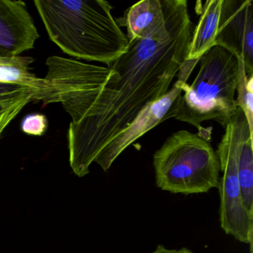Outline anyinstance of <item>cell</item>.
<instances>
[{
    "instance_id": "cell-1",
    "label": "cell",
    "mask_w": 253,
    "mask_h": 253,
    "mask_svg": "<svg viewBox=\"0 0 253 253\" xmlns=\"http://www.w3.org/2000/svg\"><path fill=\"white\" fill-rule=\"evenodd\" d=\"M193 29L183 0L167 33L128 42L109 67L118 76L106 84L88 116L69 126V163L76 175H87L102 149L145 107L168 92L187 60Z\"/></svg>"
},
{
    "instance_id": "cell-2",
    "label": "cell",
    "mask_w": 253,
    "mask_h": 253,
    "mask_svg": "<svg viewBox=\"0 0 253 253\" xmlns=\"http://www.w3.org/2000/svg\"><path fill=\"white\" fill-rule=\"evenodd\" d=\"M50 40L63 52L110 67L128 46L105 0H35Z\"/></svg>"
},
{
    "instance_id": "cell-3",
    "label": "cell",
    "mask_w": 253,
    "mask_h": 253,
    "mask_svg": "<svg viewBox=\"0 0 253 253\" xmlns=\"http://www.w3.org/2000/svg\"><path fill=\"white\" fill-rule=\"evenodd\" d=\"M199 62L200 69L192 84H183L175 119L193 126L211 140V128H204L203 123L214 121L224 128L238 109L235 93L240 59L226 48L214 45Z\"/></svg>"
},
{
    "instance_id": "cell-4",
    "label": "cell",
    "mask_w": 253,
    "mask_h": 253,
    "mask_svg": "<svg viewBox=\"0 0 253 253\" xmlns=\"http://www.w3.org/2000/svg\"><path fill=\"white\" fill-rule=\"evenodd\" d=\"M160 189L184 195L217 189L220 164L209 140L200 133L180 130L170 135L153 156Z\"/></svg>"
},
{
    "instance_id": "cell-5",
    "label": "cell",
    "mask_w": 253,
    "mask_h": 253,
    "mask_svg": "<svg viewBox=\"0 0 253 253\" xmlns=\"http://www.w3.org/2000/svg\"><path fill=\"white\" fill-rule=\"evenodd\" d=\"M45 64L43 86L32 100L42 101L44 106L61 103L73 124L88 116L106 84L118 75L109 67L58 56L48 57Z\"/></svg>"
},
{
    "instance_id": "cell-6",
    "label": "cell",
    "mask_w": 253,
    "mask_h": 253,
    "mask_svg": "<svg viewBox=\"0 0 253 253\" xmlns=\"http://www.w3.org/2000/svg\"><path fill=\"white\" fill-rule=\"evenodd\" d=\"M243 113L238 108L224 128L216 155L220 164V224L223 232L250 248L253 253V215L244 207L238 169V139Z\"/></svg>"
},
{
    "instance_id": "cell-7",
    "label": "cell",
    "mask_w": 253,
    "mask_h": 253,
    "mask_svg": "<svg viewBox=\"0 0 253 253\" xmlns=\"http://www.w3.org/2000/svg\"><path fill=\"white\" fill-rule=\"evenodd\" d=\"M199 60H186L177 74V80L168 92L159 100L145 107L134 121L115 136L96 157L94 162L107 171L117 158L136 140L170 118H175L183 94V85L187 83Z\"/></svg>"
},
{
    "instance_id": "cell-8",
    "label": "cell",
    "mask_w": 253,
    "mask_h": 253,
    "mask_svg": "<svg viewBox=\"0 0 253 253\" xmlns=\"http://www.w3.org/2000/svg\"><path fill=\"white\" fill-rule=\"evenodd\" d=\"M242 60L247 75L253 74V2L222 0L215 45Z\"/></svg>"
},
{
    "instance_id": "cell-9",
    "label": "cell",
    "mask_w": 253,
    "mask_h": 253,
    "mask_svg": "<svg viewBox=\"0 0 253 253\" xmlns=\"http://www.w3.org/2000/svg\"><path fill=\"white\" fill-rule=\"evenodd\" d=\"M183 0H143L131 5L116 20L126 29L128 42L136 38H155L168 32Z\"/></svg>"
},
{
    "instance_id": "cell-10",
    "label": "cell",
    "mask_w": 253,
    "mask_h": 253,
    "mask_svg": "<svg viewBox=\"0 0 253 253\" xmlns=\"http://www.w3.org/2000/svg\"><path fill=\"white\" fill-rule=\"evenodd\" d=\"M40 34L26 2L0 0V58L32 49Z\"/></svg>"
},
{
    "instance_id": "cell-11",
    "label": "cell",
    "mask_w": 253,
    "mask_h": 253,
    "mask_svg": "<svg viewBox=\"0 0 253 253\" xmlns=\"http://www.w3.org/2000/svg\"><path fill=\"white\" fill-rule=\"evenodd\" d=\"M200 6L199 20L192 31L189 43L187 60H200V58L215 45L221 12L222 0H207Z\"/></svg>"
},
{
    "instance_id": "cell-12",
    "label": "cell",
    "mask_w": 253,
    "mask_h": 253,
    "mask_svg": "<svg viewBox=\"0 0 253 253\" xmlns=\"http://www.w3.org/2000/svg\"><path fill=\"white\" fill-rule=\"evenodd\" d=\"M253 134L243 113L238 139V169L244 207L253 215Z\"/></svg>"
},
{
    "instance_id": "cell-13",
    "label": "cell",
    "mask_w": 253,
    "mask_h": 253,
    "mask_svg": "<svg viewBox=\"0 0 253 253\" xmlns=\"http://www.w3.org/2000/svg\"><path fill=\"white\" fill-rule=\"evenodd\" d=\"M34 58L17 56L0 58V83L22 85L37 91L42 89L43 78H38L31 72Z\"/></svg>"
},
{
    "instance_id": "cell-14",
    "label": "cell",
    "mask_w": 253,
    "mask_h": 253,
    "mask_svg": "<svg viewBox=\"0 0 253 253\" xmlns=\"http://www.w3.org/2000/svg\"><path fill=\"white\" fill-rule=\"evenodd\" d=\"M236 92L235 103L237 107L244 112L248 123L249 128L253 134V74L247 75L246 73L241 59Z\"/></svg>"
},
{
    "instance_id": "cell-15",
    "label": "cell",
    "mask_w": 253,
    "mask_h": 253,
    "mask_svg": "<svg viewBox=\"0 0 253 253\" xmlns=\"http://www.w3.org/2000/svg\"><path fill=\"white\" fill-rule=\"evenodd\" d=\"M46 117L42 114L34 113L27 115L22 121L21 129L26 134L32 136L43 135L48 129Z\"/></svg>"
},
{
    "instance_id": "cell-16",
    "label": "cell",
    "mask_w": 253,
    "mask_h": 253,
    "mask_svg": "<svg viewBox=\"0 0 253 253\" xmlns=\"http://www.w3.org/2000/svg\"><path fill=\"white\" fill-rule=\"evenodd\" d=\"M34 94H29L19 100L9 109L0 114V136L5 128L9 125L10 123L19 115L22 109L32 100Z\"/></svg>"
},
{
    "instance_id": "cell-17",
    "label": "cell",
    "mask_w": 253,
    "mask_h": 253,
    "mask_svg": "<svg viewBox=\"0 0 253 253\" xmlns=\"http://www.w3.org/2000/svg\"><path fill=\"white\" fill-rule=\"evenodd\" d=\"M149 253H195L192 250L182 247L180 249H170L164 245H158L156 248Z\"/></svg>"
},
{
    "instance_id": "cell-18",
    "label": "cell",
    "mask_w": 253,
    "mask_h": 253,
    "mask_svg": "<svg viewBox=\"0 0 253 253\" xmlns=\"http://www.w3.org/2000/svg\"><path fill=\"white\" fill-rule=\"evenodd\" d=\"M29 94H34V93ZM27 95H29V94H27ZM26 96H24V97H26ZM24 97L17 99V100H5V101H0V114H2V112H5L6 109H9L11 106L15 104L17 102H18L19 100H21V99L23 98Z\"/></svg>"
}]
</instances>
